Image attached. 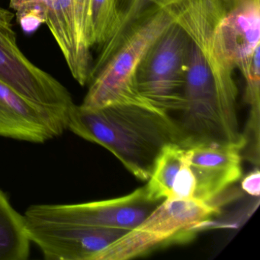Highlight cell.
<instances>
[{"mask_svg": "<svg viewBox=\"0 0 260 260\" xmlns=\"http://www.w3.org/2000/svg\"><path fill=\"white\" fill-rule=\"evenodd\" d=\"M237 86L214 77L199 47L192 42L183 92V107L174 118L178 144L190 148L199 144L246 146L237 112Z\"/></svg>", "mask_w": 260, "mask_h": 260, "instance_id": "2", "label": "cell"}, {"mask_svg": "<svg viewBox=\"0 0 260 260\" xmlns=\"http://www.w3.org/2000/svg\"><path fill=\"white\" fill-rule=\"evenodd\" d=\"M182 1L184 0H134L116 31L107 42L100 46V54L93 63L94 71H99L123 42L145 21L157 12Z\"/></svg>", "mask_w": 260, "mask_h": 260, "instance_id": "14", "label": "cell"}, {"mask_svg": "<svg viewBox=\"0 0 260 260\" xmlns=\"http://www.w3.org/2000/svg\"><path fill=\"white\" fill-rule=\"evenodd\" d=\"M242 189L252 196L260 194V172L258 167L248 173L241 182Z\"/></svg>", "mask_w": 260, "mask_h": 260, "instance_id": "19", "label": "cell"}, {"mask_svg": "<svg viewBox=\"0 0 260 260\" xmlns=\"http://www.w3.org/2000/svg\"><path fill=\"white\" fill-rule=\"evenodd\" d=\"M30 243L25 216L17 212L0 189V260L27 259Z\"/></svg>", "mask_w": 260, "mask_h": 260, "instance_id": "13", "label": "cell"}, {"mask_svg": "<svg viewBox=\"0 0 260 260\" xmlns=\"http://www.w3.org/2000/svg\"><path fill=\"white\" fill-rule=\"evenodd\" d=\"M13 18L12 12L0 7V81L35 103L69 109L74 103L68 89L21 51Z\"/></svg>", "mask_w": 260, "mask_h": 260, "instance_id": "8", "label": "cell"}, {"mask_svg": "<svg viewBox=\"0 0 260 260\" xmlns=\"http://www.w3.org/2000/svg\"><path fill=\"white\" fill-rule=\"evenodd\" d=\"M68 129L113 153L135 177L148 180L162 147L179 141L174 118L150 103H128L89 109L73 104Z\"/></svg>", "mask_w": 260, "mask_h": 260, "instance_id": "1", "label": "cell"}, {"mask_svg": "<svg viewBox=\"0 0 260 260\" xmlns=\"http://www.w3.org/2000/svg\"><path fill=\"white\" fill-rule=\"evenodd\" d=\"M185 152L182 157V166L175 177L171 194L167 199H191L194 196L196 181L192 172L188 167Z\"/></svg>", "mask_w": 260, "mask_h": 260, "instance_id": "18", "label": "cell"}, {"mask_svg": "<svg viewBox=\"0 0 260 260\" xmlns=\"http://www.w3.org/2000/svg\"><path fill=\"white\" fill-rule=\"evenodd\" d=\"M173 22L170 12L164 9L138 27L92 77L80 106L95 109L119 103H149L137 89V69L150 45Z\"/></svg>", "mask_w": 260, "mask_h": 260, "instance_id": "5", "label": "cell"}, {"mask_svg": "<svg viewBox=\"0 0 260 260\" xmlns=\"http://www.w3.org/2000/svg\"><path fill=\"white\" fill-rule=\"evenodd\" d=\"M242 149L228 144H206L185 149L196 181L193 198L211 202L242 177Z\"/></svg>", "mask_w": 260, "mask_h": 260, "instance_id": "12", "label": "cell"}, {"mask_svg": "<svg viewBox=\"0 0 260 260\" xmlns=\"http://www.w3.org/2000/svg\"><path fill=\"white\" fill-rule=\"evenodd\" d=\"M24 31L31 32L45 23L63 53L79 84L89 82L93 45L90 0H10Z\"/></svg>", "mask_w": 260, "mask_h": 260, "instance_id": "3", "label": "cell"}, {"mask_svg": "<svg viewBox=\"0 0 260 260\" xmlns=\"http://www.w3.org/2000/svg\"><path fill=\"white\" fill-rule=\"evenodd\" d=\"M90 22L92 45L101 46L118 27L114 0H90Z\"/></svg>", "mask_w": 260, "mask_h": 260, "instance_id": "17", "label": "cell"}, {"mask_svg": "<svg viewBox=\"0 0 260 260\" xmlns=\"http://www.w3.org/2000/svg\"><path fill=\"white\" fill-rule=\"evenodd\" d=\"M224 13L214 28L212 46L233 69L260 47V0H223Z\"/></svg>", "mask_w": 260, "mask_h": 260, "instance_id": "11", "label": "cell"}, {"mask_svg": "<svg viewBox=\"0 0 260 260\" xmlns=\"http://www.w3.org/2000/svg\"><path fill=\"white\" fill-rule=\"evenodd\" d=\"M161 202L150 200L144 186L127 196L108 200L31 205L24 216L36 221L128 231L140 224Z\"/></svg>", "mask_w": 260, "mask_h": 260, "instance_id": "7", "label": "cell"}, {"mask_svg": "<svg viewBox=\"0 0 260 260\" xmlns=\"http://www.w3.org/2000/svg\"><path fill=\"white\" fill-rule=\"evenodd\" d=\"M25 219L30 240L49 260H94L102 250L127 232Z\"/></svg>", "mask_w": 260, "mask_h": 260, "instance_id": "10", "label": "cell"}, {"mask_svg": "<svg viewBox=\"0 0 260 260\" xmlns=\"http://www.w3.org/2000/svg\"><path fill=\"white\" fill-rule=\"evenodd\" d=\"M134 0H114L115 13H116L117 19H118V27L125 15L127 14Z\"/></svg>", "mask_w": 260, "mask_h": 260, "instance_id": "20", "label": "cell"}, {"mask_svg": "<svg viewBox=\"0 0 260 260\" xmlns=\"http://www.w3.org/2000/svg\"><path fill=\"white\" fill-rule=\"evenodd\" d=\"M68 111L31 101L0 81V137L43 144L68 129Z\"/></svg>", "mask_w": 260, "mask_h": 260, "instance_id": "9", "label": "cell"}, {"mask_svg": "<svg viewBox=\"0 0 260 260\" xmlns=\"http://www.w3.org/2000/svg\"><path fill=\"white\" fill-rule=\"evenodd\" d=\"M191 43L188 33L174 22L150 45L137 69L135 81L140 95L170 114L183 107Z\"/></svg>", "mask_w": 260, "mask_h": 260, "instance_id": "6", "label": "cell"}, {"mask_svg": "<svg viewBox=\"0 0 260 260\" xmlns=\"http://www.w3.org/2000/svg\"><path fill=\"white\" fill-rule=\"evenodd\" d=\"M259 51L260 47L254 51L251 57L240 63L237 68L244 77L246 83L245 101L250 106L246 144L248 141H250L251 150L249 153V157L252 158H258L259 156Z\"/></svg>", "mask_w": 260, "mask_h": 260, "instance_id": "16", "label": "cell"}, {"mask_svg": "<svg viewBox=\"0 0 260 260\" xmlns=\"http://www.w3.org/2000/svg\"><path fill=\"white\" fill-rule=\"evenodd\" d=\"M184 152L185 148L176 143H170L162 147L153 164L148 182L144 186L150 200L162 202L170 196L175 177L182 166Z\"/></svg>", "mask_w": 260, "mask_h": 260, "instance_id": "15", "label": "cell"}, {"mask_svg": "<svg viewBox=\"0 0 260 260\" xmlns=\"http://www.w3.org/2000/svg\"><path fill=\"white\" fill-rule=\"evenodd\" d=\"M218 205L198 199H166L133 229L102 250L94 260H127L156 248L182 243L220 214Z\"/></svg>", "mask_w": 260, "mask_h": 260, "instance_id": "4", "label": "cell"}]
</instances>
